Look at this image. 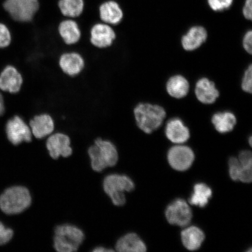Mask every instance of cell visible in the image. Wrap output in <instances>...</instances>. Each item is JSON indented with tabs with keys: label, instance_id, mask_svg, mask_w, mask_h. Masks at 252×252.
Masks as SVG:
<instances>
[{
	"label": "cell",
	"instance_id": "d6a6232c",
	"mask_svg": "<svg viewBox=\"0 0 252 252\" xmlns=\"http://www.w3.org/2000/svg\"><path fill=\"white\" fill-rule=\"evenodd\" d=\"M244 17L248 20L251 21L252 18V0H246L242 9Z\"/></svg>",
	"mask_w": 252,
	"mask_h": 252
},
{
	"label": "cell",
	"instance_id": "f546056e",
	"mask_svg": "<svg viewBox=\"0 0 252 252\" xmlns=\"http://www.w3.org/2000/svg\"><path fill=\"white\" fill-rule=\"evenodd\" d=\"M13 236V230L6 228L4 225L0 222V245L7 244L11 240Z\"/></svg>",
	"mask_w": 252,
	"mask_h": 252
},
{
	"label": "cell",
	"instance_id": "4316f807",
	"mask_svg": "<svg viewBox=\"0 0 252 252\" xmlns=\"http://www.w3.org/2000/svg\"><path fill=\"white\" fill-rule=\"evenodd\" d=\"M12 34L5 25L0 23V49H4L11 45Z\"/></svg>",
	"mask_w": 252,
	"mask_h": 252
},
{
	"label": "cell",
	"instance_id": "5b68a950",
	"mask_svg": "<svg viewBox=\"0 0 252 252\" xmlns=\"http://www.w3.org/2000/svg\"><path fill=\"white\" fill-rule=\"evenodd\" d=\"M103 188L113 204L116 206H122L126 202L125 192L133 191L135 185L127 176L110 174L104 179Z\"/></svg>",
	"mask_w": 252,
	"mask_h": 252
},
{
	"label": "cell",
	"instance_id": "1f68e13d",
	"mask_svg": "<svg viewBox=\"0 0 252 252\" xmlns=\"http://www.w3.org/2000/svg\"><path fill=\"white\" fill-rule=\"evenodd\" d=\"M239 161L242 165L247 166H252V155L250 151H243L239 154Z\"/></svg>",
	"mask_w": 252,
	"mask_h": 252
},
{
	"label": "cell",
	"instance_id": "83f0119b",
	"mask_svg": "<svg viewBox=\"0 0 252 252\" xmlns=\"http://www.w3.org/2000/svg\"><path fill=\"white\" fill-rule=\"evenodd\" d=\"M207 2L212 10L220 12L231 7L234 0H207Z\"/></svg>",
	"mask_w": 252,
	"mask_h": 252
},
{
	"label": "cell",
	"instance_id": "4fadbf2b",
	"mask_svg": "<svg viewBox=\"0 0 252 252\" xmlns=\"http://www.w3.org/2000/svg\"><path fill=\"white\" fill-rule=\"evenodd\" d=\"M32 134L37 139L49 136L55 130V122L52 116L47 113H39L29 121Z\"/></svg>",
	"mask_w": 252,
	"mask_h": 252
},
{
	"label": "cell",
	"instance_id": "2e32d148",
	"mask_svg": "<svg viewBox=\"0 0 252 252\" xmlns=\"http://www.w3.org/2000/svg\"><path fill=\"white\" fill-rule=\"evenodd\" d=\"M99 17L102 23L115 26L121 23L124 18V12L118 3L115 1L102 3L98 8Z\"/></svg>",
	"mask_w": 252,
	"mask_h": 252
},
{
	"label": "cell",
	"instance_id": "6da1fadb",
	"mask_svg": "<svg viewBox=\"0 0 252 252\" xmlns=\"http://www.w3.org/2000/svg\"><path fill=\"white\" fill-rule=\"evenodd\" d=\"M138 127L144 133H152L159 128L166 116V110L162 106L150 103H139L133 111Z\"/></svg>",
	"mask_w": 252,
	"mask_h": 252
},
{
	"label": "cell",
	"instance_id": "ffe728a7",
	"mask_svg": "<svg viewBox=\"0 0 252 252\" xmlns=\"http://www.w3.org/2000/svg\"><path fill=\"white\" fill-rule=\"evenodd\" d=\"M166 90L169 95L173 98L182 99L188 95L190 91V83L183 75H174L167 81Z\"/></svg>",
	"mask_w": 252,
	"mask_h": 252
},
{
	"label": "cell",
	"instance_id": "7402d4cb",
	"mask_svg": "<svg viewBox=\"0 0 252 252\" xmlns=\"http://www.w3.org/2000/svg\"><path fill=\"white\" fill-rule=\"evenodd\" d=\"M181 238L184 247L189 251H196L201 247L205 239L204 233L197 226L186 228L181 233Z\"/></svg>",
	"mask_w": 252,
	"mask_h": 252
},
{
	"label": "cell",
	"instance_id": "7a4b0ae2",
	"mask_svg": "<svg viewBox=\"0 0 252 252\" xmlns=\"http://www.w3.org/2000/svg\"><path fill=\"white\" fill-rule=\"evenodd\" d=\"M91 164L94 171L99 172L108 167L114 166L118 163L117 149L111 141L97 138L93 146L88 149Z\"/></svg>",
	"mask_w": 252,
	"mask_h": 252
},
{
	"label": "cell",
	"instance_id": "484cf974",
	"mask_svg": "<svg viewBox=\"0 0 252 252\" xmlns=\"http://www.w3.org/2000/svg\"><path fill=\"white\" fill-rule=\"evenodd\" d=\"M212 196V189L206 184L199 183L194 185L193 192L189 199V203L195 206L204 207L207 206Z\"/></svg>",
	"mask_w": 252,
	"mask_h": 252
},
{
	"label": "cell",
	"instance_id": "d590c367",
	"mask_svg": "<svg viewBox=\"0 0 252 252\" xmlns=\"http://www.w3.org/2000/svg\"><path fill=\"white\" fill-rule=\"evenodd\" d=\"M250 145L251 146V145H252V137H251L250 138Z\"/></svg>",
	"mask_w": 252,
	"mask_h": 252
},
{
	"label": "cell",
	"instance_id": "5bb4252c",
	"mask_svg": "<svg viewBox=\"0 0 252 252\" xmlns=\"http://www.w3.org/2000/svg\"><path fill=\"white\" fill-rule=\"evenodd\" d=\"M59 65L63 73L73 77L83 71L85 61L80 53L74 51L65 52L60 56Z\"/></svg>",
	"mask_w": 252,
	"mask_h": 252
},
{
	"label": "cell",
	"instance_id": "7c38bea8",
	"mask_svg": "<svg viewBox=\"0 0 252 252\" xmlns=\"http://www.w3.org/2000/svg\"><path fill=\"white\" fill-rule=\"evenodd\" d=\"M24 83V78L15 66L8 65L0 74V90L11 94L20 93Z\"/></svg>",
	"mask_w": 252,
	"mask_h": 252
},
{
	"label": "cell",
	"instance_id": "e0dca14e",
	"mask_svg": "<svg viewBox=\"0 0 252 252\" xmlns=\"http://www.w3.org/2000/svg\"><path fill=\"white\" fill-rule=\"evenodd\" d=\"M208 33L206 28L201 26H194L189 29L182 36L181 44L186 51L193 52L200 48L206 42Z\"/></svg>",
	"mask_w": 252,
	"mask_h": 252
},
{
	"label": "cell",
	"instance_id": "52a82bcc",
	"mask_svg": "<svg viewBox=\"0 0 252 252\" xmlns=\"http://www.w3.org/2000/svg\"><path fill=\"white\" fill-rule=\"evenodd\" d=\"M8 140L17 146L23 142L30 143L32 140V134L29 125L19 115H15L8 120L5 126Z\"/></svg>",
	"mask_w": 252,
	"mask_h": 252
},
{
	"label": "cell",
	"instance_id": "9a60e30c",
	"mask_svg": "<svg viewBox=\"0 0 252 252\" xmlns=\"http://www.w3.org/2000/svg\"><path fill=\"white\" fill-rule=\"evenodd\" d=\"M194 94L198 101L204 105H212L220 96V92L215 83L206 77L201 78L197 81Z\"/></svg>",
	"mask_w": 252,
	"mask_h": 252
},
{
	"label": "cell",
	"instance_id": "e575fe53",
	"mask_svg": "<svg viewBox=\"0 0 252 252\" xmlns=\"http://www.w3.org/2000/svg\"><path fill=\"white\" fill-rule=\"evenodd\" d=\"M94 252H113V250L111 249H108L105 247H97L93 251Z\"/></svg>",
	"mask_w": 252,
	"mask_h": 252
},
{
	"label": "cell",
	"instance_id": "44dd1931",
	"mask_svg": "<svg viewBox=\"0 0 252 252\" xmlns=\"http://www.w3.org/2000/svg\"><path fill=\"white\" fill-rule=\"evenodd\" d=\"M119 252H144L147 251L146 244L136 234L129 233L120 238L115 246Z\"/></svg>",
	"mask_w": 252,
	"mask_h": 252
},
{
	"label": "cell",
	"instance_id": "9c48e42d",
	"mask_svg": "<svg viewBox=\"0 0 252 252\" xmlns=\"http://www.w3.org/2000/svg\"><path fill=\"white\" fill-rule=\"evenodd\" d=\"M90 41L98 49H105L113 45L116 38V33L111 25L99 22L91 27Z\"/></svg>",
	"mask_w": 252,
	"mask_h": 252
},
{
	"label": "cell",
	"instance_id": "30bf717a",
	"mask_svg": "<svg viewBox=\"0 0 252 252\" xmlns=\"http://www.w3.org/2000/svg\"><path fill=\"white\" fill-rule=\"evenodd\" d=\"M194 160L193 151L189 147L179 145L172 147L168 151L169 165L176 171H187L193 164Z\"/></svg>",
	"mask_w": 252,
	"mask_h": 252
},
{
	"label": "cell",
	"instance_id": "f1b7e54d",
	"mask_svg": "<svg viewBox=\"0 0 252 252\" xmlns=\"http://www.w3.org/2000/svg\"><path fill=\"white\" fill-rule=\"evenodd\" d=\"M241 88L244 92L252 93V65L250 64L244 72L241 82Z\"/></svg>",
	"mask_w": 252,
	"mask_h": 252
},
{
	"label": "cell",
	"instance_id": "8fae6325",
	"mask_svg": "<svg viewBox=\"0 0 252 252\" xmlns=\"http://www.w3.org/2000/svg\"><path fill=\"white\" fill-rule=\"evenodd\" d=\"M46 145L49 155L53 159H58L61 156L67 158L72 153L70 138L61 132L50 134L46 140Z\"/></svg>",
	"mask_w": 252,
	"mask_h": 252
},
{
	"label": "cell",
	"instance_id": "277c9868",
	"mask_svg": "<svg viewBox=\"0 0 252 252\" xmlns=\"http://www.w3.org/2000/svg\"><path fill=\"white\" fill-rule=\"evenodd\" d=\"M84 233L77 226L62 224L55 229V250L59 252H74L78 251L84 241Z\"/></svg>",
	"mask_w": 252,
	"mask_h": 252
},
{
	"label": "cell",
	"instance_id": "cb8c5ba5",
	"mask_svg": "<svg viewBox=\"0 0 252 252\" xmlns=\"http://www.w3.org/2000/svg\"><path fill=\"white\" fill-rule=\"evenodd\" d=\"M229 173L230 177L234 181L251 183L252 179V166L242 165L235 157L229 160Z\"/></svg>",
	"mask_w": 252,
	"mask_h": 252
},
{
	"label": "cell",
	"instance_id": "4dcf8cb0",
	"mask_svg": "<svg viewBox=\"0 0 252 252\" xmlns=\"http://www.w3.org/2000/svg\"><path fill=\"white\" fill-rule=\"evenodd\" d=\"M244 49L249 54L252 53V31H248L245 33L242 40Z\"/></svg>",
	"mask_w": 252,
	"mask_h": 252
},
{
	"label": "cell",
	"instance_id": "3957f363",
	"mask_svg": "<svg viewBox=\"0 0 252 252\" xmlns=\"http://www.w3.org/2000/svg\"><path fill=\"white\" fill-rule=\"evenodd\" d=\"M31 203L30 191L21 186L8 188L0 196V209L8 215L23 213L30 207Z\"/></svg>",
	"mask_w": 252,
	"mask_h": 252
},
{
	"label": "cell",
	"instance_id": "d6986e66",
	"mask_svg": "<svg viewBox=\"0 0 252 252\" xmlns=\"http://www.w3.org/2000/svg\"><path fill=\"white\" fill-rule=\"evenodd\" d=\"M58 31L63 42L68 46L75 45L81 39L80 28L74 19H63L58 25Z\"/></svg>",
	"mask_w": 252,
	"mask_h": 252
},
{
	"label": "cell",
	"instance_id": "8992f818",
	"mask_svg": "<svg viewBox=\"0 0 252 252\" xmlns=\"http://www.w3.org/2000/svg\"><path fill=\"white\" fill-rule=\"evenodd\" d=\"M4 8L14 21L27 23L33 20L40 3L39 0H6Z\"/></svg>",
	"mask_w": 252,
	"mask_h": 252
},
{
	"label": "cell",
	"instance_id": "d4e9b609",
	"mask_svg": "<svg viewBox=\"0 0 252 252\" xmlns=\"http://www.w3.org/2000/svg\"><path fill=\"white\" fill-rule=\"evenodd\" d=\"M58 7L64 18H77L85 9L84 0H59Z\"/></svg>",
	"mask_w": 252,
	"mask_h": 252
},
{
	"label": "cell",
	"instance_id": "836d02e7",
	"mask_svg": "<svg viewBox=\"0 0 252 252\" xmlns=\"http://www.w3.org/2000/svg\"><path fill=\"white\" fill-rule=\"evenodd\" d=\"M5 111V105L4 97L0 93V116L4 114Z\"/></svg>",
	"mask_w": 252,
	"mask_h": 252
},
{
	"label": "cell",
	"instance_id": "ac0fdd59",
	"mask_svg": "<svg viewBox=\"0 0 252 252\" xmlns=\"http://www.w3.org/2000/svg\"><path fill=\"white\" fill-rule=\"evenodd\" d=\"M165 134L169 140L178 144L185 143L190 136L189 128L181 119L178 118L171 119L167 122Z\"/></svg>",
	"mask_w": 252,
	"mask_h": 252
},
{
	"label": "cell",
	"instance_id": "ba28073f",
	"mask_svg": "<svg viewBox=\"0 0 252 252\" xmlns=\"http://www.w3.org/2000/svg\"><path fill=\"white\" fill-rule=\"evenodd\" d=\"M165 216L170 224L184 227L190 223L193 215L187 201L178 198L167 207Z\"/></svg>",
	"mask_w": 252,
	"mask_h": 252
},
{
	"label": "cell",
	"instance_id": "603a6c76",
	"mask_svg": "<svg viewBox=\"0 0 252 252\" xmlns=\"http://www.w3.org/2000/svg\"><path fill=\"white\" fill-rule=\"evenodd\" d=\"M212 122L217 131L220 133L224 134L234 130L237 120L232 112L223 111L214 114Z\"/></svg>",
	"mask_w": 252,
	"mask_h": 252
}]
</instances>
